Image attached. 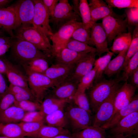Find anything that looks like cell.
<instances>
[{
	"label": "cell",
	"mask_w": 138,
	"mask_h": 138,
	"mask_svg": "<svg viewBox=\"0 0 138 138\" xmlns=\"http://www.w3.org/2000/svg\"><path fill=\"white\" fill-rule=\"evenodd\" d=\"M12 1L11 0H0V8L7 7Z\"/></svg>",
	"instance_id": "f5cc1de1"
},
{
	"label": "cell",
	"mask_w": 138,
	"mask_h": 138,
	"mask_svg": "<svg viewBox=\"0 0 138 138\" xmlns=\"http://www.w3.org/2000/svg\"><path fill=\"white\" fill-rule=\"evenodd\" d=\"M34 12L32 25L48 38L53 33L49 25L50 18L42 0H32Z\"/></svg>",
	"instance_id": "52a82bcc"
},
{
	"label": "cell",
	"mask_w": 138,
	"mask_h": 138,
	"mask_svg": "<svg viewBox=\"0 0 138 138\" xmlns=\"http://www.w3.org/2000/svg\"><path fill=\"white\" fill-rule=\"evenodd\" d=\"M6 67L4 62L2 59H0V73H5Z\"/></svg>",
	"instance_id": "db71d44e"
},
{
	"label": "cell",
	"mask_w": 138,
	"mask_h": 138,
	"mask_svg": "<svg viewBox=\"0 0 138 138\" xmlns=\"http://www.w3.org/2000/svg\"><path fill=\"white\" fill-rule=\"evenodd\" d=\"M12 41L10 43L0 45V56L4 55L8 51L11 47Z\"/></svg>",
	"instance_id": "f907efd6"
},
{
	"label": "cell",
	"mask_w": 138,
	"mask_h": 138,
	"mask_svg": "<svg viewBox=\"0 0 138 138\" xmlns=\"http://www.w3.org/2000/svg\"><path fill=\"white\" fill-rule=\"evenodd\" d=\"M44 119L48 125L55 127L64 128L68 122L63 109L58 110L46 115Z\"/></svg>",
	"instance_id": "4dcf8cb0"
},
{
	"label": "cell",
	"mask_w": 138,
	"mask_h": 138,
	"mask_svg": "<svg viewBox=\"0 0 138 138\" xmlns=\"http://www.w3.org/2000/svg\"><path fill=\"white\" fill-rule=\"evenodd\" d=\"M132 85L136 88L138 86V68H137L130 76Z\"/></svg>",
	"instance_id": "681fc988"
},
{
	"label": "cell",
	"mask_w": 138,
	"mask_h": 138,
	"mask_svg": "<svg viewBox=\"0 0 138 138\" xmlns=\"http://www.w3.org/2000/svg\"><path fill=\"white\" fill-rule=\"evenodd\" d=\"M14 36L31 43L48 58L52 57V45L49 38L31 25H23L15 30Z\"/></svg>",
	"instance_id": "6da1fadb"
},
{
	"label": "cell",
	"mask_w": 138,
	"mask_h": 138,
	"mask_svg": "<svg viewBox=\"0 0 138 138\" xmlns=\"http://www.w3.org/2000/svg\"><path fill=\"white\" fill-rule=\"evenodd\" d=\"M17 18L14 8L12 6L0 8V29L6 32L13 38V32L16 28Z\"/></svg>",
	"instance_id": "ac0fdd59"
},
{
	"label": "cell",
	"mask_w": 138,
	"mask_h": 138,
	"mask_svg": "<svg viewBox=\"0 0 138 138\" xmlns=\"http://www.w3.org/2000/svg\"><path fill=\"white\" fill-rule=\"evenodd\" d=\"M70 134L69 131L64 128L44 125L34 138H52L59 135Z\"/></svg>",
	"instance_id": "f1b7e54d"
},
{
	"label": "cell",
	"mask_w": 138,
	"mask_h": 138,
	"mask_svg": "<svg viewBox=\"0 0 138 138\" xmlns=\"http://www.w3.org/2000/svg\"><path fill=\"white\" fill-rule=\"evenodd\" d=\"M97 69L94 67L83 77L78 84L76 93L85 92L86 90L92 86Z\"/></svg>",
	"instance_id": "74e56055"
},
{
	"label": "cell",
	"mask_w": 138,
	"mask_h": 138,
	"mask_svg": "<svg viewBox=\"0 0 138 138\" xmlns=\"http://www.w3.org/2000/svg\"><path fill=\"white\" fill-rule=\"evenodd\" d=\"M6 67L5 74L10 83L13 85L23 88L31 91L28 86V77L15 65L5 58L2 59Z\"/></svg>",
	"instance_id": "e0dca14e"
},
{
	"label": "cell",
	"mask_w": 138,
	"mask_h": 138,
	"mask_svg": "<svg viewBox=\"0 0 138 138\" xmlns=\"http://www.w3.org/2000/svg\"><path fill=\"white\" fill-rule=\"evenodd\" d=\"M138 52V25H136L133 31L132 39L128 49L124 63L120 71L123 70L131 58Z\"/></svg>",
	"instance_id": "8d00e7d4"
},
{
	"label": "cell",
	"mask_w": 138,
	"mask_h": 138,
	"mask_svg": "<svg viewBox=\"0 0 138 138\" xmlns=\"http://www.w3.org/2000/svg\"><path fill=\"white\" fill-rule=\"evenodd\" d=\"M90 53H80L66 48L61 49L54 56L56 63L75 65Z\"/></svg>",
	"instance_id": "44dd1931"
},
{
	"label": "cell",
	"mask_w": 138,
	"mask_h": 138,
	"mask_svg": "<svg viewBox=\"0 0 138 138\" xmlns=\"http://www.w3.org/2000/svg\"><path fill=\"white\" fill-rule=\"evenodd\" d=\"M82 25V22L73 19L63 25L49 37L52 42V57L63 48L74 31Z\"/></svg>",
	"instance_id": "5b68a950"
},
{
	"label": "cell",
	"mask_w": 138,
	"mask_h": 138,
	"mask_svg": "<svg viewBox=\"0 0 138 138\" xmlns=\"http://www.w3.org/2000/svg\"><path fill=\"white\" fill-rule=\"evenodd\" d=\"M66 48L80 53L95 52V48L86 43L70 38L65 44L63 48Z\"/></svg>",
	"instance_id": "d590c367"
},
{
	"label": "cell",
	"mask_w": 138,
	"mask_h": 138,
	"mask_svg": "<svg viewBox=\"0 0 138 138\" xmlns=\"http://www.w3.org/2000/svg\"><path fill=\"white\" fill-rule=\"evenodd\" d=\"M10 55L21 64L37 58H48L33 45L19 37L15 36L12 41Z\"/></svg>",
	"instance_id": "7a4b0ae2"
},
{
	"label": "cell",
	"mask_w": 138,
	"mask_h": 138,
	"mask_svg": "<svg viewBox=\"0 0 138 138\" xmlns=\"http://www.w3.org/2000/svg\"><path fill=\"white\" fill-rule=\"evenodd\" d=\"M47 59L42 57L37 58L21 65L26 74L36 73L44 74L49 67Z\"/></svg>",
	"instance_id": "d4e9b609"
},
{
	"label": "cell",
	"mask_w": 138,
	"mask_h": 138,
	"mask_svg": "<svg viewBox=\"0 0 138 138\" xmlns=\"http://www.w3.org/2000/svg\"><path fill=\"white\" fill-rule=\"evenodd\" d=\"M49 15L50 18L53 15L54 9L59 1V0H42Z\"/></svg>",
	"instance_id": "7dc6e473"
},
{
	"label": "cell",
	"mask_w": 138,
	"mask_h": 138,
	"mask_svg": "<svg viewBox=\"0 0 138 138\" xmlns=\"http://www.w3.org/2000/svg\"><path fill=\"white\" fill-rule=\"evenodd\" d=\"M90 32L85 28L83 25L77 28L73 32L71 38L90 44Z\"/></svg>",
	"instance_id": "60d3db41"
},
{
	"label": "cell",
	"mask_w": 138,
	"mask_h": 138,
	"mask_svg": "<svg viewBox=\"0 0 138 138\" xmlns=\"http://www.w3.org/2000/svg\"><path fill=\"white\" fill-rule=\"evenodd\" d=\"M52 138H72L70 136L66 135H60Z\"/></svg>",
	"instance_id": "9f6ffc18"
},
{
	"label": "cell",
	"mask_w": 138,
	"mask_h": 138,
	"mask_svg": "<svg viewBox=\"0 0 138 138\" xmlns=\"http://www.w3.org/2000/svg\"><path fill=\"white\" fill-rule=\"evenodd\" d=\"M138 111L137 95L134 96L129 105L117 112L101 128L106 130L114 126L122 119L134 112Z\"/></svg>",
	"instance_id": "7402d4cb"
},
{
	"label": "cell",
	"mask_w": 138,
	"mask_h": 138,
	"mask_svg": "<svg viewBox=\"0 0 138 138\" xmlns=\"http://www.w3.org/2000/svg\"><path fill=\"white\" fill-rule=\"evenodd\" d=\"M14 105L0 112V123H17L21 121L25 113Z\"/></svg>",
	"instance_id": "603a6c76"
},
{
	"label": "cell",
	"mask_w": 138,
	"mask_h": 138,
	"mask_svg": "<svg viewBox=\"0 0 138 138\" xmlns=\"http://www.w3.org/2000/svg\"><path fill=\"white\" fill-rule=\"evenodd\" d=\"M72 100L77 106L91 113L90 103L85 92L76 93Z\"/></svg>",
	"instance_id": "b9f144b4"
},
{
	"label": "cell",
	"mask_w": 138,
	"mask_h": 138,
	"mask_svg": "<svg viewBox=\"0 0 138 138\" xmlns=\"http://www.w3.org/2000/svg\"><path fill=\"white\" fill-rule=\"evenodd\" d=\"M0 138H8V137H7L5 136H0Z\"/></svg>",
	"instance_id": "91938a15"
},
{
	"label": "cell",
	"mask_w": 138,
	"mask_h": 138,
	"mask_svg": "<svg viewBox=\"0 0 138 138\" xmlns=\"http://www.w3.org/2000/svg\"><path fill=\"white\" fill-rule=\"evenodd\" d=\"M90 44L96 47L97 53L99 55L109 52L108 47L107 38L101 23H94L90 30Z\"/></svg>",
	"instance_id": "9a60e30c"
},
{
	"label": "cell",
	"mask_w": 138,
	"mask_h": 138,
	"mask_svg": "<svg viewBox=\"0 0 138 138\" xmlns=\"http://www.w3.org/2000/svg\"><path fill=\"white\" fill-rule=\"evenodd\" d=\"M75 65H67L55 63L49 67L44 74L59 84L70 74Z\"/></svg>",
	"instance_id": "d6986e66"
},
{
	"label": "cell",
	"mask_w": 138,
	"mask_h": 138,
	"mask_svg": "<svg viewBox=\"0 0 138 138\" xmlns=\"http://www.w3.org/2000/svg\"><path fill=\"white\" fill-rule=\"evenodd\" d=\"M14 105L20 108L25 112H30L41 110V104L37 101L29 100L20 102L15 101Z\"/></svg>",
	"instance_id": "7bdbcfd3"
},
{
	"label": "cell",
	"mask_w": 138,
	"mask_h": 138,
	"mask_svg": "<svg viewBox=\"0 0 138 138\" xmlns=\"http://www.w3.org/2000/svg\"><path fill=\"white\" fill-rule=\"evenodd\" d=\"M8 90V87L2 74L0 73V99Z\"/></svg>",
	"instance_id": "c3c4849f"
},
{
	"label": "cell",
	"mask_w": 138,
	"mask_h": 138,
	"mask_svg": "<svg viewBox=\"0 0 138 138\" xmlns=\"http://www.w3.org/2000/svg\"><path fill=\"white\" fill-rule=\"evenodd\" d=\"M106 33L107 42H110L117 35L127 32L128 20L108 16L102 19L101 22Z\"/></svg>",
	"instance_id": "7c38bea8"
},
{
	"label": "cell",
	"mask_w": 138,
	"mask_h": 138,
	"mask_svg": "<svg viewBox=\"0 0 138 138\" xmlns=\"http://www.w3.org/2000/svg\"><path fill=\"white\" fill-rule=\"evenodd\" d=\"M79 14L75 10L67 0H59L49 22L58 29L67 22L73 19L79 21Z\"/></svg>",
	"instance_id": "8992f818"
},
{
	"label": "cell",
	"mask_w": 138,
	"mask_h": 138,
	"mask_svg": "<svg viewBox=\"0 0 138 138\" xmlns=\"http://www.w3.org/2000/svg\"><path fill=\"white\" fill-rule=\"evenodd\" d=\"M106 130L92 125L72 134V138H106Z\"/></svg>",
	"instance_id": "484cf974"
},
{
	"label": "cell",
	"mask_w": 138,
	"mask_h": 138,
	"mask_svg": "<svg viewBox=\"0 0 138 138\" xmlns=\"http://www.w3.org/2000/svg\"><path fill=\"white\" fill-rule=\"evenodd\" d=\"M20 127L25 137L34 138L42 127L44 125V121L38 122L21 121L17 123Z\"/></svg>",
	"instance_id": "836d02e7"
},
{
	"label": "cell",
	"mask_w": 138,
	"mask_h": 138,
	"mask_svg": "<svg viewBox=\"0 0 138 138\" xmlns=\"http://www.w3.org/2000/svg\"><path fill=\"white\" fill-rule=\"evenodd\" d=\"M0 135L9 138H25L18 123H0Z\"/></svg>",
	"instance_id": "f546056e"
},
{
	"label": "cell",
	"mask_w": 138,
	"mask_h": 138,
	"mask_svg": "<svg viewBox=\"0 0 138 138\" xmlns=\"http://www.w3.org/2000/svg\"><path fill=\"white\" fill-rule=\"evenodd\" d=\"M45 115L41 111L27 112L21 121L26 122H38L44 121Z\"/></svg>",
	"instance_id": "f6af8a7d"
},
{
	"label": "cell",
	"mask_w": 138,
	"mask_h": 138,
	"mask_svg": "<svg viewBox=\"0 0 138 138\" xmlns=\"http://www.w3.org/2000/svg\"><path fill=\"white\" fill-rule=\"evenodd\" d=\"M13 38L10 36H0V45L10 43Z\"/></svg>",
	"instance_id": "816d5d0a"
},
{
	"label": "cell",
	"mask_w": 138,
	"mask_h": 138,
	"mask_svg": "<svg viewBox=\"0 0 138 138\" xmlns=\"http://www.w3.org/2000/svg\"><path fill=\"white\" fill-rule=\"evenodd\" d=\"M12 6L17 18L16 29L22 25H32L34 12V4L32 0H19Z\"/></svg>",
	"instance_id": "8fae6325"
},
{
	"label": "cell",
	"mask_w": 138,
	"mask_h": 138,
	"mask_svg": "<svg viewBox=\"0 0 138 138\" xmlns=\"http://www.w3.org/2000/svg\"><path fill=\"white\" fill-rule=\"evenodd\" d=\"M96 53H90L80 60L66 79L78 84L82 78L93 68Z\"/></svg>",
	"instance_id": "5bb4252c"
},
{
	"label": "cell",
	"mask_w": 138,
	"mask_h": 138,
	"mask_svg": "<svg viewBox=\"0 0 138 138\" xmlns=\"http://www.w3.org/2000/svg\"><path fill=\"white\" fill-rule=\"evenodd\" d=\"M71 100L61 99L51 96L46 98L41 103V111L45 116L60 109H63Z\"/></svg>",
	"instance_id": "cb8c5ba5"
},
{
	"label": "cell",
	"mask_w": 138,
	"mask_h": 138,
	"mask_svg": "<svg viewBox=\"0 0 138 138\" xmlns=\"http://www.w3.org/2000/svg\"><path fill=\"white\" fill-rule=\"evenodd\" d=\"M77 85L66 79L54 87L51 96L59 99L72 100L76 91Z\"/></svg>",
	"instance_id": "ffe728a7"
},
{
	"label": "cell",
	"mask_w": 138,
	"mask_h": 138,
	"mask_svg": "<svg viewBox=\"0 0 138 138\" xmlns=\"http://www.w3.org/2000/svg\"><path fill=\"white\" fill-rule=\"evenodd\" d=\"M119 79L104 80L92 86L89 93L90 107L95 113L101 104L119 85Z\"/></svg>",
	"instance_id": "3957f363"
},
{
	"label": "cell",
	"mask_w": 138,
	"mask_h": 138,
	"mask_svg": "<svg viewBox=\"0 0 138 138\" xmlns=\"http://www.w3.org/2000/svg\"><path fill=\"white\" fill-rule=\"evenodd\" d=\"M125 138H137L136 136H128V137H125Z\"/></svg>",
	"instance_id": "680465c9"
},
{
	"label": "cell",
	"mask_w": 138,
	"mask_h": 138,
	"mask_svg": "<svg viewBox=\"0 0 138 138\" xmlns=\"http://www.w3.org/2000/svg\"><path fill=\"white\" fill-rule=\"evenodd\" d=\"M4 31L3 30L0 29V36H3Z\"/></svg>",
	"instance_id": "6f0895ef"
},
{
	"label": "cell",
	"mask_w": 138,
	"mask_h": 138,
	"mask_svg": "<svg viewBox=\"0 0 138 138\" xmlns=\"http://www.w3.org/2000/svg\"><path fill=\"white\" fill-rule=\"evenodd\" d=\"M119 88V85L100 105L95 113L91 125L101 127L111 118L114 110V97Z\"/></svg>",
	"instance_id": "30bf717a"
},
{
	"label": "cell",
	"mask_w": 138,
	"mask_h": 138,
	"mask_svg": "<svg viewBox=\"0 0 138 138\" xmlns=\"http://www.w3.org/2000/svg\"><path fill=\"white\" fill-rule=\"evenodd\" d=\"M8 90L13 94L16 101L29 100L38 102L31 91L20 87L10 84Z\"/></svg>",
	"instance_id": "d6a6232c"
},
{
	"label": "cell",
	"mask_w": 138,
	"mask_h": 138,
	"mask_svg": "<svg viewBox=\"0 0 138 138\" xmlns=\"http://www.w3.org/2000/svg\"><path fill=\"white\" fill-rule=\"evenodd\" d=\"M125 137L123 134H120L115 135H111L108 138H125Z\"/></svg>",
	"instance_id": "11a10c76"
},
{
	"label": "cell",
	"mask_w": 138,
	"mask_h": 138,
	"mask_svg": "<svg viewBox=\"0 0 138 138\" xmlns=\"http://www.w3.org/2000/svg\"><path fill=\"white\" fill-rule=\"evenodd\" d=\"M125 12L128 20V29L130 32L131 26L135 27L138 25V8H126Z\"/></svg>",
	"instance_id": "ee69618b"
},
{
	"label": "cell",
	"mask_w": 138,
	"mask_h": 138,
	"mask_svg": "<svg viewBox=\"0 0 138 138\" xmlns=\"http://www.w3.org/2000/svg\"><path fill=\"white\" fill-rule=\"evenodd\" d=\"M26 75L28 77V86L32 94L36 100L41 104L48 89L59 84L44 74L30 73L26 74Z\"/></svg>",
	"instance_id": "277c9868"
},
{
	"label": "cell",
	"mask_w": 138,
	"mask_h": 138,
	"mask_svg": "<svg viewBox=\"0 0 138 138\" xmlns=\"http://www.w3.org/2000/svg\"><path fill=\"white\" fill-rule=\"evenodd\" d=\"M109 129L111 135L122 134L125 137L137 135L138 133V111L124 117Z\"/></svg>",
	"instance_id": "9c48e42d"
},
{
	"label": "cell",
	"mask_w": 138,
	"mask_h": 138,
	"mask_svg": "<svg viewBox=\"0 0 138 138\" xmlns=\"http://www.w3.org/2000/svg\"><path fill=\"white\" fill-rule=\"evenodd\" d=\"M136 88L127 81L119 87L114 97V110L111 118L117 112L129 104L134 97Z\"/></svg>",
	"instance_id": "2e32d148"
},
{
	"label": "cell",
	"mask_w": 138,
	"mask_h": 138,
	"mask_svg": "<svg viewBox=\"0 0 138 138\" xmlns=\"http://www.w3.org/2000/svg\"><path fill=\"white\" fill-rule=\"evenodd\" d=\"M114 54L110 51L107 54L95 60L94 64V67L97 70L94 81L97 82L102 77V74L109 63L112 56Z\"/></svg>",
	"instance_id": "e575fe53"
},
{
	"label": "cell",
	"mask_w": 138,
	"mask_h": 138,
	"mask_svg": "<svg viewBox=\"0 0 138 138\" xmlns=\"http://www.w3.org/2000/svg\"><path fill=\"white\" fill-rule=\"evenodd\" d=\"M79 10L83 27L90 32L91 28L94 23L91 20L88 3L87 0L79 1Z\"/></svg>",
	"instance_id": "1f68e13d"
},
{
	"label": "cell",
	"mask_w": 138,
	"mask_h": 138,
	"mask_svg": "<svg viewBox=\"0 0 138 138\" xmlns=\"http://www.w3.org/2000/svg\"><path fill=\"white\" fill-rule=\"evenodd\" d=\"M65 113L73 128L76 131L91 125V113L77 106H69Z\"/></svg>",
	"instance_id": "ba28073f"
},
{
	"label": "cell",
	"mask_w": 138,
	"mask_h": 138,
	"mask_svg": "<svg viewBox=\"0 0 138 138\" xmlns=\"http://www.w3.org/2000/svg\"><path fill=\"white\" fill-rule=\"evenodd\" d=\"M15 101L13 95L8 90L0 99V112L13 105Z\"/></svg>",
	"instance_id": "bcb514c9"
},
{
	"label": "cell",
	"mask_w": 138,
	"mask_h": 138,
	"mask_svg": "<svg viewBox=\"0 0 138 138\" xmlns=\"http://www.w3.org/2000/svg\"><path fill=\"white\" fill-rule=\"evenodd\" d=\"M105 1L108 6L112 8H138V0H105Z\"/></svg>",
	"instance_id": "ab89813d"
},
{
	"label": "cell",
	"mask_w": 138,
	"mask_h": 138,
	"mask_svg": "<svg viewBox=\"0 0 138 138\" xmlns=\"http://www.w3.org/2000/svg\"><path fill=\"white\" fill-rule=\"evenodd\" d=\"M138 68V52L130 60L123 70L121 79L124 81H127L129 78L135 71Z\"/></svg>",
	"instance_id": "f35d334b"
},
{
	"label": "cell",
	"mask_w": 138,
	"mask_h": 138,
	"mask_svg": "<svg viewBox=\"0 0 138 138\" xmlns=\"http://www.w3.org/2000/svg\"><path fill=\"white\" fill-rule=\"evenodd\" d=\"M128 49L121 52L110 61L103 73L108 77L120 72L124 63Z\"/></svg>",
	"instance_id": "83f0119b"
},
{
	"label": "cell",
	"mask_w": 138,
	"mask_h": 138,
	"mask_svg": "<svg viewBox=\"0 0 138 138\" xmlns=\"http://www.w3.org/2000/svg\"><path fill=\"white\" fill-rule=\"evenodd\" d=\"M89 2L91 20L94 23L108 16L121 19H124L126 17L125 14L119 15L117 14L102 0H90Z\"/></svg>",
	"instance_id": "4fadbf2b"
},
{
	"label": "cell",
	"mask_w": 138,
	"mask_h": 138,
	"mask_svg": "<svg viewBox=\"0 0 138 138\" xmlns=\"http://www.w3.org/2000/svg\"><path fill=\"white\" fill-rule=\"evenodd\" d=\"M132 39L130 32L120 34L113 39L112 46L110 48L111 51L115 53H119L122 51L128 48Z\"/></svg>",
	"instance_id": "4316f807"
}]
</instances>
